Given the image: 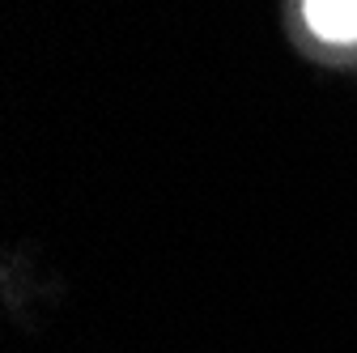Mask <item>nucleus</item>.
Here are the masks:
<instances>
[{"label": "nucleus", "mask_w": 357, "mask_h": 353, "mask_svg": "<svg viewBox=\"0 0 357 353\" xmlns=\"http://www.w3.org/2000/svg\"><path fill=\"white\" fill-rule=\"evenodd\" d=\"M302 17L324 43H357V0H302Z\"/></svg>", "instance_id": "obj_1"}]
</instances>
